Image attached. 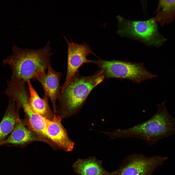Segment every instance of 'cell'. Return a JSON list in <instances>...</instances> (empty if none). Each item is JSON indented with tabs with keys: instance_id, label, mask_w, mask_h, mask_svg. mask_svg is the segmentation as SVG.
Returning <instances> with one entry per match:
<instances>
[{
	"instance_id": "obj_12",
	"label": "cell",
	"mask_w": 175,
	"mask_h": 175,
	"mask_svg": "<svg viewBox=\"0 0 175 175\" xmlns=\"http://www.w3.org/2000/svg\"><path fill=\"white\" fill-rule=\"evenodd\" d=\"M20 108L15 102L9 100L5 113L0 122V146L11 133L20 118Z\"/></svg>"
},
{
	"instance_id": "obj_4",
	"label": "cell",
	"mask_w": 175,
	"mask_h": 175,
	"mask_svg": "<svg viewBox=\"0 0 175 175\" xmlns=\"http://www.w3.org/2000/svg\"><path fill=\"white\" fill-rule=\"evenodd\" d=\"M5 93L9 100L15 102L24 110V124L29 129L51 145L52 142L47 134L46 127L47 119L36 113L31 106L29 101L30 95L28 88L23 80L11 79L8 82V87Z\"/></svg>"
},
{
	"instance_id": "obj_14",
	"label": "cell",
	"mask_w": 175,
	"mask_h": 175,
	"mask_svg": "<svg viewBox=\"0 0 175 175\" xmlns=\"http://www.w3.org/2000/svg\"><path fill=\"white\" fill-rule=\"evenodd\" d=\"M27 82L30 95L29 101L32 108L41 116L49 120H52L55 114L49 106V97L44 94L43 98H41L33 86L30 80Z\"/></svg>"
},
{
	"instance_id": "obj_13",
	"label": "cell",
	"mask_w": 175,
	"mask_h": 175,
	"mask_svg": "<svg viewBox=\"0 0 175 175\" xmlns=\"http://www.w3.org/2000/svg\"><path fill=\"white\" fill-rule=\"evenodd\" d=\"M75 173L78 175H112L104 169L102 161L94 157L85 159H79L72 165Z\"/></svg>"
},
{
	"instance_id": "obj_2",
	"label": "cell",
	"mask_w": 175,
	"mask_h": 175,
	"mask_svg": "<svg viewBox=\"0 0 175 175\" xmlns=\"http://www.w3.org/2000/svg\"><path fill=\"white\" fill-rule=\"evenodd\" d=\"M50 42L43 48L37 49H18L3 61L11 67V78L25 82L36 79L39 82L45 76V71L50 64L52 52Z\"/></svg>"
},
{
	"instance_id": "obj_5",
	"label": "cell",
	"mask_w": 175,
	"mask_h": 175,
	"mask_svg": "<svg viewBox=\"0 0 175 175\" xmlns=\"http://www.w3.org/2000/svg\"><path fill=\"white\" fill-rule=\"evenodd\" d=\"M117 33L123 37L139 41L148 46L159 47L167 40L159 32L153 18L144 21H133L118 16Z\"/></svg>"
},
{
	"instance_id": "obj_8",
	"label": "cell",
	"mask_w": 175,
	"mask_h": 175,
	"mask_svg": "<svg viewBox=\"0 0 175 175\" xmlns=\"http://www.w3.org/2000/svg\"><path fill=\"white\" fill-rule=\"evenodd\" d=\"M64 37L68 45L67 68L65 80L61 87V92L64 89L75 74L79 71V67L85 63H91V60L88 59L87 56L90 54L96 56L87 44L84 43L80 44L69 42L65 37Z\"/></svg>"
},
{
	"instance_id": "obj_11",
	"label": "cell",
	"mask_w": 175,
	"mask_h": 175,
	"mask_svg": "<svg viewBox=\"0 0 175 175\" xmlns=\"http://www.w3.org/2000/svg\"><path fill=\"white\" fill-rule=\"evenodd\" d=\"M47 72L45 77L39 82L42 86L46 94L50 99L54 113H57L56 101L60 92V81L61 73L55 71L50 64L47 68Z\"/></svg>"
},
{
	"instance_id": "obj_6",
	"label": "cell",
	"mask_w": 175,
	"mask_h": 175,
	"mask_svg": "<svg viewBox=\"0 0 175 175\" xmlns=\"http://www.w3.org/2000/svg\"><path fill=\"white\" fill-rule=\"evenodd\" d=\"M91 60L101 71L105 79L120 78L126 79L140 83L156 77L148 71L142 63L118 60L106 61L99 58Z\"/></svg>"
},
{
	"instance_id": "obj_9",
	"label": "cell",
	"mask_w": 175,
	"mask_h": 175,
	"mask_svg": "<svg viewBox=\"0 0 175 175\" xmlns=\"http://www.w3.org/2000/svg\"><path fill=\"white\" fill-rule=\"evenodd\" d=\"M62 119L55 114L52 120L47 119L46 133L57 148L66 152H70L73 148L74 143L70 139L66 130L62 124Z\"/></svg>"
},
{
	"instance_id": "obj_1",
	"label": "cell",
	"mask_w": 175,
	"mask_h": 175,
	"mask_svg": "<svg viewBox=\"0 0 175 175\" xmlns=\"http://www.w3.org/2000/svg\"><path fill=\"white\" fill-rule=\"evenodd\" d=\"M165 102L158 104L156 113L146 121L128 128L107 132L109 138H137L151 146L175 134V119L168 112Z\"/></svg>"
},
{
	"instance_id": "obj_15",
	"label": "cell",
	"mask_w": 175,
	"mask_h": 175,
	"mask_svg": "<svg viewBox=\"0 0 175 175\" xmlns=\"http://www.w3.org/2000/svg\"><path fill=\"white\" fill-rule=\"evenodd\" d=\"M155 13V20L161 26L171 23L175 18V0H159Z\"/></svg>"
},
{
	"instance_id": "obj_7",
	"label": "cell",
	"mask_w": 175,
	"mask_h": 175,
	"mask_svg": "<svg viewBox=\"0 0 175 175\" xmlns=\"http://www.w3.org/2000/svg\"><path fill=\"white\" fill-rule=\"evenodd\" d=\"M168 158L156 155L148 156L134 154L125 158L122 163L112 175H149Z\"/></svg>"
},
{
	"instance_id": "obj_10",
	"label": "cell",
	"mask_w": 175,
	"mask_h": 175,
	"mask_svg": "<svg viewBox=\"0 0 175 175\" xmlns=\"http://www.w3.org/2000/svg\"><path fill=\"white\" fill-rule=\"evenodd\" d=\"M36 141L45 142L43 139L28 128L19 118L11 133L2 143V146L10 144L11 146L23 147Z\"/></svg>"
},
{
	"instance_id": "obj_3",
	"label": "cell",
	"mask_w": 175,
	"mask_h": 175,
	"mask_svg": "<svg viewBox=\"0 0 175 175\" xmlns=\"http://www.w3.org/2000/svg\"><path fill=\"white\" fill-rule=\"evenodd\" d=\"M105 79L98 70L93 75H81L78 71L71 78L57 99L56 114L62 119L76 114L82 107L92 90Z\"/></svg>"
}]
</instances>
